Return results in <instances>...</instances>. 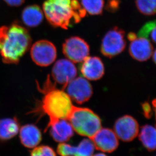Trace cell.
Masks as SVG:
<instances>
[{"instance_id": "obj_5", "label": "cell", "mask_w": 156, "mask_h": 156, "mask_svg": "<svg viewBox=\"0 0 156 156\" xmlns=\"http://www.w3.org/2000/svg\"><path fill=\"white\" fill-rule=\"evenodd\" d=\"M126 46L124 31L116 27L107 32L104 37L101 44V52L105 57L111 58L123 52Z\"/></svg>"}, {"instance_id": "obj_28", "label": "cell", "mask_w": 156, "mask_h": 156, "mask_svg": "<svg viewBox=\"0 0 156 156\" xmlns=\"http://www.w3.org/2000/svg\"><path fill=\"white\" fill-rule=\"evenodd\" d=\"M137 37V36L136 34L134 33H129L127 35V39L130 42H131L132 40H134Z\"/></svg>"}, {"instance_id": "obj_16", "label": "cell", "mask_w": 156, "mask_h": 156, "mask_svg": "<svg viewBox=\"0 0 156 156\" xmlns=\"http://www.w3.org/2000/svg\"><path fill=\"white\" fill-rule=\"evenodd\" d=\"M19 133L21 144L29 149L36 147L42 140V133L35 125L30 124L23 125L20 128Z\"/></svg>"}, {"instance_id": "obj_6", "label": "cell", "mask_w": 156, "mask_h": 156, "mask_svg": "<svg viewBox=\"0 0 156 156\" xmlns=\"http://www.w3.org/2000/svg\"><path fill=\"white\" fill-rule=\"evenodd\" d=\"M32 60L37 65L47 66L55 60L56 49L54 44L47 40H40L34 44L30 49Z\"/></svg>"}, {"instance_id": "obj_21", "label": "cell", "mask_w": 156, "mask_h": 156, "mask_svg": "<svg viewBox=\"0 0 156 156\" xmlns=\"http://www.w3.org/2000/svg\"><path fill=\"white\" fill-rule=\"evenodd\" d=\"M135 6L143 15L151 16L156 14V0H135Z\"/></svg>"}, {"instance_id": "obj_14", "label": "cell", "mask_w": 156, "mask_h": 156, "mask_svg": "<svg viewBox=\"0 0 156 156\" xmlns=\"http://www.w3.org/2000/svg\"><path fill=\"white\" fill-rule=\"evenodd\" d=\"M82 62L81 72L85 79L95 81L103 77L105 74V66L100 58L88 56Z\"/></svg>"}, {"instance_id": "obj_7", "label": "cell", "mask_w": 156, "mask_h": 156, "mask_svg": "<svg viewBox=\"0 0 156 156\" xmlns=\"http://www.w3.org/2000/svg\"><path fill=\"white\" fill-rule=\"evenodd\" d=\"M90 48L85 41L78 37L66 39L62 46V52L73 63L82 62L88 57Z\"/></svg>"}, {"instance_id": "obj_19", "label": "cell", "mask_w": 156, "mask_h": 156, "mask_svg": "<svg viewBox=\"0 0 156 156\" xmlns=\"http://www.w3.org/2000/svg\"><path fill=\"white\" fill-rule=\"evenodd\" d=\"M139 134V140L147 150H156V127L146 124L142 126Z\"/></svg>"}, {"instance_id": "obj_17", "label": "cell", "mask_w": 156, "mask_h": 156, "mask_svg": "<svg viewBox=\"0 0 156 156\" xmlns=\"http://www.w3.org/2000/svg\"><path fill=\"white\" fill-rule=\"evenodd\" d=\"M20 124L16 118L0 119V141H8L18 134Z\"/></svg>"}, {"instance_id": "obj_30", "label": "cell", "mask_w": 156, "mask_h": 156, "mask_svg": "<svg viewBox=\"0 0 156 156\" xmlns=\"http://www.w3.org/2000/svg\"><path fill=\"white\" fill-rule=\"evenodd\" d=\"M152 55H153V59L154 62L156 65V49L155 50L154 52L153 53Z\"/></svg>"}, {"instance_id": "obj_4", "label": "cell", "mask_w": 156, "mask_h": 156, "mask_svg": "<svg viewBox=\"0 0 156 156\" xmlns=\"http://www.w3.org/2000/svg\"><path fill=\"white\" fill-rule=\"evenodd\" d=\"M68 120L74 131L90 139L101 128L100 117L89 108L74 106Z\"/></svg>"}, {"instance_id": "obj_20", "label": "cell", "mask_w": 156, "mask_h": 156, "mask_svg": "<svg viewBox=\"0 0 156 156\" xmlns=\"http://www.w3.org/2000/svg\"><path fill=\"white\" fill-rule=\"evenodd\" d=\"M81 5L86 12L92 15H101L102 13L104 0H81Z\"/></svg>"}, {"instance_id": "obj_12", "label": "cell", "mask_w": 156, "mask_h": 156, "mask_svg": "<svg viewBox=\"0 0 156 156\" xmlns=\"http://www.w3.org/2000/svg\"><path fill=\"white\" fill-rule=\"evenodd\" d=\"M95 149L93 141L88 138L83 140L77 146L60 143L57 147V152L60 156H92Z\"/></svg>"}, {"instance_id": "obj_11", "label": "cell", "mask_w": 156, "mask_h": 156, "mask_svg": "<svg viewBox=\"0 0 156 156\" xmlns=\"http://www.w3.org/2000/svg\"><path fill=\"white\" fill-rule=\"evenodd\" d=\"M95 149L105 153L114 152L118 147L119 140L114 131L109 128H101L91 139Z\"/></svg>"}, {"instance_id": "obj_18", "label": "cell", "mask_w": 156, "mask_h": 156, "mask_svg": "<svg viewBox=\"0 0 156 156\" xmlns=\"http://www.w3.org/2000/svg\"><path fill=\"white\" fill-rule=\"evenodd\" d=\"M44 18L43 11L37 5L27 6L23 10L21 19L29 27H36L41 23Z\"/></svg>"}, {"instance_id": "obj_26", "label": "cell", "mask_w": 156, "mask_h": 156, "mask_svg": "<svg viewBox=\"0 0 156 156\" xmlns=\"http://www.w3.org/2000/svg\"><path fill=\"white\" fill-rule=\"evenodd\" d=\"M26 0H4L5 3L11 7H18L24 3Z\"/></svg>"}, {"instance_id": "obj_9", "label": "cell", "mask_w": 156, "mask_h": 156, "mask_svg": "<svg viewBox=\"0 0 156 156\" xmlns=\"http://www.w3.org/2000/svg\"><path fill=\"white\" fill-rule=\"evenodd\" d=\"M114 129L118 138L124 142L132 141L140 131L138 122L129 115H125L118 119L115 123Z\"/></svg>"}, {"instance_id": "obj_22", "label": "cell", "mask_w": 156, "mask_h": 156, "mask_svg": "<svg viewBox=\"0 0 156 156\" xmlns=\"http://www.w3.org/2000/svg\"><path fill=\"white\" fill-rule=\"evenodd\" d=\"M30 156H56L54 150L49 146L42 145L34 147Z\"/></svg>"}, {"instance_id": "obj_13", "label": "cell", "mask_w": 156, "mask_h": 156, "mask_svg": "<svg viewBox=\"0 0 156 156\" xmlns=\"http://www.w3.org/2000/svg\"><path fill=\"white\" fill-rule=\"evenodd\" d=\"M129 53L131 57L136 61L146 62L153 55V46L148 38L137 36L131 41Z\"/></svg>"}, {"instance_id": "obj_8", "label": "cell", "mask_w": 156, "mask_h": 156, "mask_svg": "<svg viewBox=\"0 0 156 156\" xmlns=\"http://www.w3.org/2000/svg\"><path fill=\"white\" fill-rule=\"evenodd\" d=\"M67 94L77 104H84L91 98L93 91L90 83L85 78L76 77L66 86Z\"/></svg>"}, {"instance_id": "obj_15", "label": "cell", "mask_w": 156, "mask_h": 156, "mask_svg": "<svg viewBox=\"0 0 156 156\" xmlns=\"http://www.w3.org/2000/svg\"><path fill=\"white\" fill-rule=\"evenodd\" d=\"M50 134L54 141L59 143H66L74 134V130L69 121L66 119L58 120L47 127Z\"/></svg>"}, {"instance_id": "obj_25", "label": "cell", "mask_w": 156, "mask_h": 156, "mask_svg": "<svg viewBox=\"0 0 156 156\" xmlns=\"http://www.w3.org/2000/svg\"><path fill=\"white\" fill-rule=\"evenodd\" d=\"M143 114L147 118H150L152 116V110L151 105L147 102H145L142 105Z\"/></svg>"}, {"instance_id": "obj_2", "label": "cell", "mask_w": 156, "mask_h": 156, "mask_svg": "<svg viewBox=\"0 0 156 156\" xmlns=\"http://www.w3.org/2000/svg\"><path fill=\"white\" fill-rule=\"evenodd\" d=\"M43 11L51 25L63 29L80 22L87 13L77 0H46Z\"/></svg>"}, {"instance_id": "obj_23", "label": "cell", "mask_w": 156, "mask_h": 156, "mask_svg": "<svg viewBox=\"0 0 156 156\" xmlns=\"http://www.w3.org/2000/svg\"><path fill=\"white\" fill-rule=\"evenodd\" d=\"M156 25V20H153L146 23L138 32L137 36L149 38L151 30Z\"/></svg>"}, {"instance_id": "obj_31", "label": "cell", "mask_w": 156, "mask_h": 156, "mask_svg": "<svg viewBox=\"0 0 156 156\" xmlns=\"http://www.w3.org/2000/svg\"><path fill=\"white\" fill-rule=\"evenodd\" d=\"M92 156H108L102 153H99L95 154L94 155H93Z\"/></svg>"}, {"instance_id": "obj_29", "label": "cell", "mask_w": 156, "mask_h": 156, "mask_svg": "<svg viewBox=\"0 0 156 156\" xmlns=\"http://www.w3.org/2000/svg\"><path fill=\"white\" fill-rule=\"evenodd\" d=\"M152 104L153 109L154 112L155 113L156 120V99H154L153 101H152Z\"/></svg>"}, {"instance_id": "obj_24", "label": "cell", "mask_w": 156, "mask_h": 156, "mask_svg": "<svg viewBox=\"0 0 156 156\" xmlns=\"http://www.w3.org/2000/svg\"><path fill=\"white\" fill-rule=\"evenodd\" d=\"M120 0H108L105 8L109 12L114 13L118 10L120 8Z\"/></svg>"}, {"instance_id": "obj_3", "label": "cell", "mask_w": 156, "mask_h": 156, "mask_svg": "<svg viewBox=\"0 0 156 156\" xmlns=\"http://www.w3.org/2000/svg\"><path fill=\"white\" fill-rule=\"evenodd\" d=\"M42 91L45 93L42 100V111L49 118L47 127L58 120H68L74 105L67 93L56 88L49 80Z\"/></svg>"}, {"instance_id": "obj_1", "label": "cell", "mask_w": 156, "mask_h": 156, "mask_svg": "<svg viewBox=\"0 0 156 156\" xmlns=\"http://www.w3.org/2000/svg\"><path fill=\"white\" fill-rule=\"evenodd\" d=\"M28 30L17 22L0 27V55L6 64H17L30 48Z\"/></svg>"}, {"instance_id": "obj_10", "label": "cell", "mask_w": 156, "mask_h": 156, "mask_svg": "<svg viewBox=\"0 0 156 156\" xmlns=\"http://www.w3.org/2000/svg\"><path fill=\"white\" fill-rule=\"evenodd\" d=\"M77 75V68L74 63L66 59L58 60L52 69L53 79L57 84L62 86L63 89L76 77Z\"/></svg>"}, {"instance_id": "obj_27", "label": "cell", "mask_w": 156, "mask_h": 156, "mask_svg": "<svg viewBox=\"0 0 156 156\" xmlns=\"http://www.w3.org/2000/svg\"><path fill=\"white\" fill-rule=\"evenodd\" d=\"M150 35L151 40L156 44V25L154 27L153 29H152Z\"/></svg>"}]
</instances>
